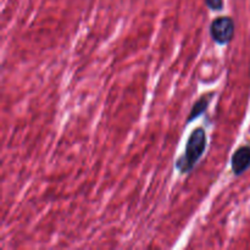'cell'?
Here are the masks:
<instances>
[{
	"instance_id": "5",
	"label": "cell",
	"mask_w": 250,
	"mask_h": 250,
	"mask_svg": "<svg viewBox=\"0 0 250 250\" xmlns=\"http://www.w3.org/2000/svg\"><path fill=\"white\" fill-rule=\"evenodd\" d=\"M205 2L211 10H221L224 5L222 0H205Z\"/></svg>"
},
{
	"instance_id": "3",
	"label": "cell",
	"mask_w": 250,
	"mask_h": 250,
	"mask_svg": "<svg viewBox=\"0 0 250 250\" xmlns=\"http://www.w3.org/2000/svg\"><path fill=\"white\" fill-rule=\"evenodd\" d=\"M250 167V146H241L232 156V171L242 175Z\"/></svg>"
},
{
	"instance_id": "4",
	"label": "cell",
	"mask_w": 250,
	"mask_h": 250,
	"mask_svg": "<svg viewBox=\"0 0 250 250\" xmlns=\"http://www.w3.org/2000/svg\"><path fill=\"white\" fill-rule=\"evenodd\" d=\"M212 98H214V93H209V94L203 95L199 100H197L195 104L193 105V109L190 110V114H189V117L187 119V122H190L194 119H197V117H199L200 115L208 109V106H209Z\"/></svg>"
},
{
	"instance_id": "1",
	"label": "cell",
	"mask_w": 250,
	"mask_h": 250,
	"mask_svg": "<svg viewBox=\"0 0 250 250\" xmlns=\"http://www.w3.org/2000/svg\"><path fill=\"white\" fill-rule=\"evenodd\" d=\"M207 148V133L203 128H197L190 134L186 146V151L176 163V167L182 173L193 170Z\"/></svg>"
},
{
	"instance_id": "2",
	"label": "cell",
	"mask_w": 250,
	"mask_h": 250,
	"mask_svg": "<svg viewBox=\"0 0 250 250\" xmlns=\"http://www.w3.org/2000/svg\"><path fill=\"white\" fill-rule=\"evenodd\" d=\"M234 33V22L231 17H219L211 22L210 34L219 44H227L232 41Z\"/></svg>"
}]
</instances>
